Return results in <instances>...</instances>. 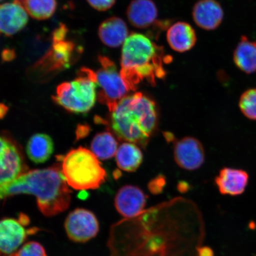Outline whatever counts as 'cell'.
Returning a JSON list of instances; mask_svg holds the SVG:
<instances>
[{"label": "cell", "mask_w": 256, "mask_h": 256, "mask_svg": "<svg viewBox=\"0 0 256 256\" xmlns=\"http://www.w3.org/2000/svg\"><path fill=\"white\" fill-rule=\"evenodd\" d=\"M147 196L138 187L126 185L121 188L114 198V206L120 215L132 218L142 212L146 204Z\"/></svg>", "instance_id": "cell-12"}, {"label": "cell", "mask_w": 256, "mask_h": 256, "mask_svg": "<svg viewBox=\"0 0 256 256\" xmlns=\"http://www.w3.org/2000/svg\"><path fill=\"white\" fill-rule=\"evenodd\" d=\"M115 156L118 167L128 172L136 171L143 160L142 153L138 146L136 144L128 142L118 147Z\"/></svg>", "instance_id": "cell-21"}, {"label": "cell", "mask_w": 256, "mask_h": 256, "mask_svg": "<svg viewBox=\"0 0 256 256\" xmlns=\"http://www.w3.org/2000/svg\"><path fill=\"white\" fill-rule=\"evenodd\" d=\"M233 60L242 72L248 74L256 72V41L242 36L234 50Z\"/></svg>", "instance_id": "cell-19"}, {"label": "cell", "mask_w": 256, "mask_h": 256, "mask_svg": "<svg viewBox=\"0 0 256 256\" xmlns=\"http://www.w3.org/2000/svg\"><path fill=\"white\" fill-rule=\"evenodd\" d=\"M67 236L75 242H86L99 232V223L94 212L78 208L68 214L64 224Z\"/></svg>", "instance_id": "cell-8"}, {"label": "cell", "mask_w": 256, "mask_h": 256, "mask_svg": "<svg viewBox=\"0 0 256 256\" xmlns=\"http://www.w3.org/2000/svg\"><path fill=\"white\" fill-rule=\"evenodd\" d=\"M2 0H0V2H2Z\"/></svg>", "instance_id": "cell-32"}, {"label": "cell", "mask_w": 256, "mask_h": 256, "mask_svg": "<svg viewBox=\"0 0 256 256\" xmlns=\"http://www.w3.org/2000/svg\"><path fill=\"white\" fill-rule=\"evenodd\" d=\"M1 107V106H0V117H1L2 111H4V107H3L2 108Z\"/></svg>", "instance_id": "cell-31"}, {"label": "cell", "mask_w": 256, "mask_h": 256, "mask_svg": "<svg viewBox=\"0 0 256 256\" xmlns=\"http://www.w3.org/2000/svg\"><path fill=\"white\" fill-rule=\"evenodd\" d=\"M68 30L60 24L52 34V46L48 52L34 64L32 71L38 75L53 74L68 68L76 62L82 52L81 46L67 38Z\"/></svg>", "instance_id": "cell-6"}, {"label": "cell", "mask_w": 256, "mask_h": 256, "mask_svg": "<svg viewBox=\"0 0 256 256\" xmlns=\"http://www.w3.org/2000/svg\"><path fill=\"white\" fill-rule=\"evenodd\" d=\"M129 35L126 22L118 17H112L102 22L98 28V36L105 46L118 48L124 42Z\"/></svg>", "instance_id": "cell-18"}, {"label": "cell", "mask_w": 256, "mask_h": 256, "mask_svg": "<svg viewBox=\"0 0 256 256\" xmlns=\"http://www.w3.org/2000/svg\"><path fill=\"white\" fill-rule=\"evenodd\" d=\"M174 158L177 164L186 170H195L204 161V152L200 140L192 137H185L174 144Z\"/></svg>", "instance_id": "cell-11"}, {"label": "cell", "mask_w": 256, "mask_h": 256, "mask_svg": "<svg viewBox=\"0 0 256 256\" xmlns=\"http://www.w3.org/2000/svg\"><path fill=\"white\" fill-rule=\"evenodd\" d=\"M126 16L134 27L146 28L154 23L158 10L152 0H133L128 6Z\"/></svg>", "instance_id": "cell-16"}, {"label": "cell", "mask_w": 256, "mask_h": 256, "mask_svg": "<svg viewBox=\"0 0 256 256\" xmlns=\"http://www.w3.org/2000/svg\"><path fill=\"white\" fill-rule=\"evenodd\" d=\"M98 60L101 68L95 73L96 82L100 88L99 100L102 104H106L112 112L116 108L118 102L126 97L130 89L112 60L102 56H98Z\"/></svg>", "instance_id": "cell-7"}, {"label": "cell", "mask_w": 256, "mask_h": 256, "mask_svg": "<svg viewBox=\"0 0 256 256\" xmlns=\"http://www.w3.org/2000/svg\"><path fill=\"white\" fill-rule=\"evenodd\" d=\"M178 190L182 192H184L188 190V186L186 185L185 183L184 184H180L178 185Z\"/></svg>", "instance_id": "cell-30"}, {"label": "cell", "mask_w": 256, "mask_h": 256, "mask_svg": "<svg viewBox=\"0 0 256 256\" xmlns=\"http://www.w3.org/2000/svg\"><path fill=\"white\" fill-rule=\"evenodd\" d=\"M164 50L142 34H131L124 41L121 54L120 72L133 74L154 68L164 74Z\"/></svg>", "instance_id": "cell-4"}, {"label": "cell", "mask_w": 256, "mask_h": 256, "mask_svg": "<svg viewBox=\"0 0 256 256\" xmlns=\"http://www.w3.org/2000/svg\"><path fill=\"white\" fill-rule=\"evenodd\" d=\"M10 256H47V254L40 242H30L26 243L18 251Z\"/></svg>", "instance_id": "cell-25"}, {"label": "cell", "mask_w": 256, "mask_h": 256, "mask_svg": "<svg viewBox=\"0 0 256 256\" xmlns=\"http://www.w3.org/2000/svg\"><path fill=\"white\" fill-rule=\"evenodd\" d=\"M168 44L178 52H187L196 44V32L192 26L186 22H178L171 26L167 32Z\"/></svg>", "instance_id": "cell-17"}, {"label": "cell", "mask_w": 256, "mask_h": 256, "mask_svg": "<svg viewBox=\"0 0 256 256\" xmlns=\"http://www.w3.org/2000/svg\"><path fill=\"white\" fill-rule=\"evenodd\" d=\"M166 184L164 178L162 176H158V178L153 179L148 184V188L150 192L154 194H158L162 192Z\"/></svg>", "instance_id": "cell-27"}, {"label": "cell", "mask_w": 256, "mask_h": 256, "mask_svg": "<svg viewBox=\"0 0 256 256\" xmlns=\"http://www.w3.org/2000/svg\"><path fill=\"white\" fill-rule=\"evenodd\" d=\"M248 174L242 169L224 168L216 178V184L220 194L238 196L246 190Z\"/></svg>", "instance_id": "cell-15"}, {"label": "cell", "mask_w": 256, "mask_h": 256, "mask_svg": "<svg viewBox=\"0 0 256 256\" xmlns=\"http://www.w3.org/2000/svg\"><path fill=\"white\" fill-rule=\"evenodd\" d=\"M28 12L17 0L0 4V34L12 36L28 23Z\"/></svg>", "instance_id": "cell-13"}, {"label": "cell", "mask_w": 256, "mask_h": 256, "mask_svg": "<svg viewBox=\"0 0 256 256\" xmlns=\"http://www.w3.org/2000/svg\"><path fill=\"white\" fill-rule=\"evenodd\" d=\"M52 138L46 134L38 133L32 136L26 146L28 158L36 164L46 162L54 152Z\"/></svg>", "instance_id": "cell-20"}, {"label": "cell", "mask_w": 256, "mask_h": 256, "mask_svg": "<svg viewBox=\"0 0 256 256\" xmlns=\"http://www.w3.org/2000/svg\"><path fill=\"white\" fill-rule=\"evenodd\" d=\"M62 172L66 184L78 190H94L103 184L106 172L90 150L80 147L64 156Z\"/></svg>", "instance_id": "cell-3"}, {"label": "cell", "mask_w": 256, "mask_h": 256, "mask_svg": "<svg viewBox=\"0 0 256 256\" xmlns=\"http://www.w3.org/2000/svg\"><path fill=\"white\" fill-rule=\"evenodd\" d=\"M15 53L14 50H6L2 54V58L4 60H11L14 59Z\"/></svg>", "instance_id": "cell-29"}, {"label": "cell", "mask_w": 256, "mask_h": 256, "mask_svg": "<svg viewBox=\"0 0 256 256\" xmlns=\"http://www.w3.org/2000/svg\"><path fill=\"white\" fill-rule=\"evenodd\" d=\"M198 256H214V254L210 248L201 247L198 248Z\"/></svg>", "instance_id": "cell-28"}, {"label": "cell", "mask_w": 256, "mask_h": 256, "mask_svg": "<svg viewBox=\"0 0 256 256\" xmlns=\"http://www.w3.org/2000/svg\"><path fill=\"white\" fill-rule=\"evenodd\" d=\"M96 88L95 72L82 68L75 80L58 86L54 99L58 104L72 113H87L95 104Z\"/></svg>", "instance_id": "cell-5"}, {"label": "cell", "mask_w": 256, "mask_h": 256, "mask_svg": "<svg viewBox=\"0 0 256 256\" xmlns=\"http://www.w3.org/2000/svg\"><path fill=\"white\" fill-rule=\"evenodd\" d=\"M192 16L198 26L204 30H213L222 24L224 11L216 0H199L194 6Z\"/></svg>", "instance_id": "cell-14"}, {"label": "cell", "mask_w": 256, "mask_h": 256, "mask_svg": "<svg viewBox=\"0 0 256 256\" xmlns=\"http://www.w3.org/2000/svg\"><path fill=\"white\" fill-rule=\"evenodd\" d=\"M90 148L96 158L105 160L116 155L118 144L113 134L110 132H103L95 136L92 140Z\"/></svg>", "instance_id": "cell-22"}, {"label": "cell", "mask_w": 256, "mask_h": 256, "mask_svg": "<svg viewBox=\"0 0 256 256\" xmlns=\"http://www.w3.org/2000/svg\"><path fill=\"white\" fill-rule=\"evenodd\" d=\"M28 14L36 20H46L55 14L56 0H17Z\"/></svg>", "instance_id": "cell-23"}, {"label": "cell", "mask_w": 256, "mask_h": 256, "mask_svg": "<svg viewBox=\"0 0 256 256\" xmlns=\"http://www.w3.org/2000/svg\"><path fill=\"white\" fill-rule=\"evenodd\" d=\"M71 191L62 172L57 168L34 170L0 186V200L20 194L34 195L44 216L50 217L68 209Z\"/></svg>", "instance_id": "cell-1"}, {"label": "cell", "mask_w": 256, "mask_h": 256, "mask_svg": "<svg viewBox=\"0 0 256 256\" xmlns=\"http://www.w3.org/2000/svg\"><path fill=\"white\" fill-rule=\"evenodd\" d=\"M89 4L97 10L104 12L110 9L116 0H87Z\"/></svg>", "instance_id": "cell-26"}, {"label": "cell", "mask_w": 256, "mask_h": 256, "mask_svg": "<svg viewBox=\"0 0 256 256\" xmlns=\"http://www.w3.org/2000/svg\"><path fill=\"white\" fill-rule=\"evenodd\" d=\"M23 158L14 144L0 136V186L24 174Z\"/></svg>", "instance_id": "cell-10"}, {"label": "cell", "mask_w": 256, "mask_h": 256, "mask_svg": "<svg viewBox=\"0 0 256 256\" xmlns=\"http://www.w3.org/2000/svg\"><path fill=\"white\" fill-rule=\"evenodd\" d=\"M111 112L110 126L118 139L146 145L158 124L154 102L136 92L124 97Z\"/></svg>", "instance_id": "cell-2"}, {"label": "cell", "mask_w": 256, "mask_h": 256, "mask_svg": "<svg viewBox=\"0 0 256 256\" xmlns=\"http://www.w3.org/2000/svg\"><path fill=\"white\" fill-rule=\"evenodd\" d=\"M239 108L246 118L256 120V88L243 92L240 98Z\"/></svg>", "instance_id": "cell-24"}, {"label": "cell", "mask_w": 256, "mask_h": 256, "mask_svg": "<svg viewBox=\"0 0 256 256\" xmlns=\"http://www.w3.org/2000/svg\"><path fill=\"white\" fill-rule=\"evenodd\" d=\"M26 226L20 220L4 218L0 220V256H10L27 239L38 232L36 228L26 229Z\"/></svg>", "instance_id": "cell-9"}]
</instances>
